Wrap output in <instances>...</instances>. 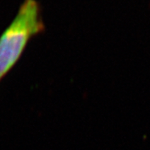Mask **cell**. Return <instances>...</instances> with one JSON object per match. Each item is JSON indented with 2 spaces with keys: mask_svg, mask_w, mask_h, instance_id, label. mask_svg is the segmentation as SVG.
<instances>
[{
  "mask_svg": "<svg viewBox=\"0 0 150 150\" xmlns=\"http://www.w3.org/2000/svg\"><path fill=\"white\" fill-rule=\"evenodd\" d=\"M44 30L40 3L23 0L13 19L0 35V82L21 59L30 40Z\"/></svg>",
  "mask_w": 150,
  "mask_h": 150,
  "instance_id": "6da1fadb",
  "label": "cell"
}]
</instances>
